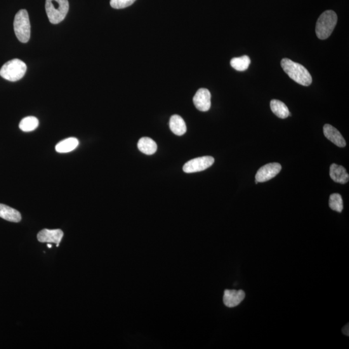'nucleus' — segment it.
Listing matches in <instances>:
<instances>
[{
    "label": "nucleus",
    "mask_w": 349,
    "mask_h": 349,
    "mask_svg": "<svg viewBox=\"0 0 349 349\" xmlns=\"http://www.w3.org/2000/svg\"><path fill=\"white\" fill-rule=\"evenodd\" d=\"M251 58L249 56L245 55L240 57L233 58L230 61V65L233 69L238 72H245L251 64Z\"/></svg>",
    "instance_id": "a211bd4d"
},
{
    "label": "nucleus",
    "mask_w": 349,
    "mask_h": 349,
    "mask_svg": "<svg viewBox=\"0 0 349 349\" xmlns=\"http://www.w3.org/2000/svg\"><path fill=\"white\" fill-rule=\"evenodd\" d=\"M138 148L141 152L146 155H153L157 152V146L156 143L152 138L143 137L139 140Z\"/></svg>",
    "instance_id": "2eb2a0df"
},
{
    "label": "nucleus",
    "mask_w": 349,
    "mask_h": 349,
    "mask_svg": "<svg viewBox=\"0 0 349 349\" xmlns=\"http://www.w3.org/2000/svg\"><path fill=\"white\" fill-rule=\"evenodd\" d=\"M270 108L272 112L280 119H287L289 116V110L287 106L282 101L272 100L270 102Z\"/></svg>",
    "instance_id": "f3484780"
},
{
    "label": "nucleus",
    "mask_w": 349,
    "mask_h": 349,
    "mask_svg": "<svg viewBox=\"0 0 349 349\" xmlns=\"http://www.w3.org/2000/svg\"><path fill=\"white\" fill-rule=\"evenodd\" d=\"M214 157L211 156H204L196 158L189 160L184 165L183 171L185 173H196L205 170L211 167L214 163Z\"/></svg>",
    "instance_id": "423d86ee"
},
{
    "label": "nucleus",
    "mask_w": 349,
    "mask_h": 349,
    "mask_svg": "<svg viewBox=\"0 0 349 349\" xmlns=\"http://www.w3.org/2000/svg\"><path fill=\"white\" fill-rule=\"evenodd\" d=\"M330 176L334 182L346 184L348 182L349 176L345 167L332 164L330 167Z\"/></svg>",
    "instance_id": "f8f14e48"
},
{
    "label": "nucleus",
    "mask_w": 349,
    "mask_h": 349,
    "mask_svg": "<svg viewBox=\"0 0 349 349\" xmlns=\"http://www.w3.org/2000/svg\"><path fill=\"white\" fill-rule=\"evenodd\" d=\"M245 298V293L242 290H226L224 293V304L228 307L232 308L239 305Z\"/></svg>",
    "instance_id": "9d476101"
},
{
    "label": "nucleus",
    "mask_w": 349,
    "mask_h": 349,
    "mask_svg": "<svg viewBox=\"0 0 349 349\" xmlns=\"http://www.w3.org/2000/svg\"><path fill=\"white\" fill-rule=\"evenodd\" d=\"M27 71V65L20 59H13L5 63L0 69V76L11 82L22 79Z\"/></svg>",
    "instance_id": "20e7f679"
},
{
    "label": "nucleus",
    "mask_w": 349,
    "mask_h": 349,
    "mask_svg": "<svg viewBox=\"0 0 349 349\" xmlns=\"http://www.w3.org/2000/svg\"><path fill=\"white\" fill-rule=\"evenodd\" d=\"M68 0H46V11L49 22L58 24L62 22L69 11Z\"/></svg>",
    "instance_id": "7ed1b4c3"
},
{
    "label": "nucleus",
    "mask_w": 349,
    "mask_h": 349,
    "mask_svg": "<svg viewBox=\"0 0 349 349\" xmlns=\"http://www.w3.org/2000/svg\"><path fill=\"white\" fill-rule=\"evenodd\" d=\"M39 121L34 117H27L21 120L19 127L21 130L24 132L34 131L39 126Z\"/></svg>",
    "instance_id": "6ab92c4d"
},
{
    "label": "nucleus",
    "mask_w": 349,
    "mask_h": 349,
    "mask_svg": "<svg viewBox=\"0 0 349 349\" xmlns=\"http://www.w3.org/2000/svg\"><path fill=\"white\" fill-rule=\"evenodd\" d=\"M329 206L332 211L340 213L343 209V199L338 193H333L329 198Z\"/></svg>",
    "instance_id": "aec40b11"
},
{
    "label": "nucleus",
    "mask_w": 349,
    "mask_h": 349,
    "mask_svg": "<svg viewBox=\"0 0 349 349\" xmlns=\"http://www.w3.org/2000/svg\"><path fill=\"white\" fill-rule=\"evenodd\" d=\"M281 65L292 80L303 86H310L312 82V78L310 73L300 63L293 62L289 58H284L281 62Z\"/></svg>",
    "instance_id": "f257e3e1"
},
{
    "label": "nucleus",
    "mask_w": 349,
    "mask_h": 349,
    "mask_svg": "<svg viewBox=\"0 0 349 349\" xmlns=\"http://www.w3.org/2000/svg\"><path fill=\"white\" fill-rule=\"evenodd\" d=\"M282 170V166L279 163H270L265 165L259 169L256 176V181L258 183H264L275 178Z\"/></svg>",
    "instance_id": "0eeeda50"
},
{
    "label": "nucleus",
    "mask_w": 349,
    "mask_h": 349,
    "mask_svg": "<svg viewBox=\"0 0 349 349\" xmlns=\"http://www.w3.org/2000/svg\"><path fill=\"white\" fill-rule=\"evenodd\" d=\"M338 22V16L334 11H325L320 16L316 25V34L318 39L326 40L331 36Z\"/></svg>",
    "instance_id": "f03ea898"
},
{
    "label": "nucleus",
    "mask_w": 349,
    "mask_h": 349,
    "mask_svg": "<svg viewBox=\"0 0 349 349\" xmlns=\"http://www.w3.org/2000/svg\"><path fill=\"white\" fill-rule=\"evenodd\" d=\"M48 247L49 248H51V247H52V245H51V244H48Z\"/></svg>",
    "instance_id": "5701e85b"
},
{
    "label": "nucleus",
    "mask_w": 349,
    "mask_h": 349,
    "mask_svg": "<svg viewBox=\"0 0 349 349\" xmlns=\"http://www.w3.org/2000/svg\"><path fill=\"white\" fill-rule=\"evenodd\" d=\"M193 103L200 112H207L211 108V93L208 89L200 88L193 98Z\"/></svg>",
    "instance_id": "6e6552de"
},
{
    "label": "nucleus",
    "mask_w": 349,
    "mask_h": 349,
    "mask_svg": "<svg viewBox=\"0 0 349 349\" xmlns=\"http://www.w3.org/2000/svg\"><path fill=\"white\" fill-rule=\"evenodd\" d=\"M14 30L19 41L27 43L30 39V24L29 15L25 9L19 11L14 20Z\"/></svg>",
    "instance_id": "39448f33"
},
{
    "label": "nucleus",
    "mask_w": 349,
    "mask_h": 349,
    "mask_svg": "<svg viewBox=\"0 0 349 349\" xmlns=\"http://www.w3.org/2000/svg\"><path fill=\"white\" fill-rule=\"evenodd\" d=\"M79 145V141L76 138H68L59 143L56 146L55 149L58 153H68L76 149Z\"/></svg>",
    "instance_id": "dca6fc26"
},
{
    "label": "nucleus",
    "mask_w": 349,
    "mask_h": 349,
    "mask_svg": "<svg viewBox=\"0 0 349 349\" xmlns=\"http://www.w3.org/2000/svg\"><path fill=\"white\" fill-rule=\"evenodd\" d=\"M342 331H343V333L346 335V336H348V324L344 327L343 329H342Z\"/></svg>",
    "instance_id": "4be33fe9"
},
{
    "label": "nucleus",
    "mask_w": 349,
    "mask_h": 349,
    "mask_svg": "<svg viewBox=\"0 0 349 349\" xmlns=\"http://www.w3.org/2000/svg\"><path fill=\"white\" fill-rule=\"evenodd\" d=\"M0 218L13 223H19L22 220L20 212L3 204H0Z\"/></svg>",
    "instance_id": "ddd939ff"
},
{
    "label": "nucleus",
    "mask_w": 349,
    "mask_h": 349,
    "mask_svg": "<svg viewBox=\"0 0 349 349\" xmlns=\"http://www.w3.org/2000/svg\"><path fill=\"white\" fill-rule=\"evenodd\" d=\"M135 1L136 0H111L110 5L114 9H124L131 6Z\"/></svg>",
    "instance_id": "412c9836"
},
{
    "label": "nucleus",
    "mask_w": 349,
    "mask_h": 349,
    "mask_svg": "<svg viewBox=\"0 0 349 349\" xmlns=\"http://www.w3.org/2000/svg\"><path fill=\"white\" fill-rule=\"evenodd\" d=\"M324 133L325 137L329 139L335 145L338 146V147L343 148L346 146L345 139L341 135L340 132L331 125H325Z\"/></svg>",
    "instance_id": "9b49d317"
},
{
    "label": "nucleus",
    "mask_w": 349,
    "mask_h": 349,
    "mask_svg": "<svg viewBox=\"0 0 349 349\" xmlns=\"http://www.w3.org/2000/svg\"><path fill=\"white\" fill-rule=\"evenodd\" d=\"M169 128L174 135H183L186 132V125L185 120L179 115H173L169 120Z\"/></svg>",
    "instance_id": "4468645a"
},
{
    "label": "nucleus",
    "mask_w": 349,
    "mask_h": 349,
    "mask_svg": "<svg viewBox=\"0 0 349 349\" xmlns=\"http://www.w3.org/2000/svg\"><path fill=\"white\" fill-rule=\"evenodd\" d=\"M63 236V232L60 229H44L38 233L37 239L40 242L56 243L58 247Z\"/></svg>",
    "instance_id": "1a4fd4ad"
}]
</instances>
